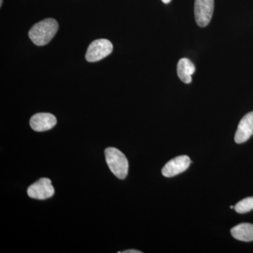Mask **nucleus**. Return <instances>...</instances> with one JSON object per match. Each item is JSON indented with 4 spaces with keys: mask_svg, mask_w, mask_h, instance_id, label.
Wrapping results in <instances>:
<instances>
[{
    "mask_svg": "<svg viewBox=\"0 0 253 253\" xmlns=\"http://www.w3.org/2000/svg\"><path fill=\"white\" fill-rule=\"evenodd\" d=\"M230 208H231V209H234V206H231Z\"/></svg>",
    "mask_w": 253,
    "mask_h": 253,
    "instance_id": "obj_15",
    "label": "nucleus"
},
{
    "mask_svg": "<svg viewBox=\"0 0 253 253\" xmlns=\"http://www.w3.org/2000/svg\"><path fill=\"white\" fill-rule=\"evenodd\" d=\"M253 135V111L247 113L240 121L234 139L237 144H242L249 140Z\"/></svg>",
    "mask_w": 253,
    "mask_h": 253,
    "instance_id": "obj_8",
    "label": "nucleus"
},
{
    "mask_svg": "<svg viewBox=\"0 0 253 253\" xmlns=\"http://www.w3.org/2000/svg\"><path fill=\"white\" fill-rule=\"evenodd\" d=\"M27 193L31 199L45 200L54 196V188L49 179L41 178L28 187Z\"/></svg>",
    "mask_w": 253,
    "mask_h": 253,
    "instance_id": "obj_5",
    "label": "nucleus"
},
{
    "mask_svg": "<svg viewBox=\"0 0 253 253\" xmlns=\"http://www.w3.org/2000/svg\"><path fill=\"white\" fill-rule=\"evenodd\" d=\"M141 251H136V250H127V251H123V252H118V253H141Z\"/></svg>",
    "mask_w": 253,
    "mask_h": 253,
    "instance_id": "obj_12",
    "label": "nucleus"
},
{
    "mask_svg": "<svg viewBox=\"0 0 253 253\" xmlns=\"http://www.w3.org/2000/svg\"><path fill=\"white\" fill-rule=\"evenodd\" d=\"M190 164L191 159L189 156L186 155L177 156L166 163L162 169L163 175L166 177L177 175L186 171L189 168Z\"/></svg>",
    "mask_w": 253,
    "mask_h": 253,
    "instance_id": "obj_6",
    "label": "nucleus"
},
{
    "mask_svg": "<svg viewBox=\"0 0 253 253\" xmlns=\"http://www.w3.org/2000/svg\"><path fill=\"white\" fill-rule=\"evenodd\" d=\"M59 24L54 18H46L36 23L28 33L30 39L37 46L47 44L54 38Z\"/></svg>",
    "mask_w": 253,
    "mask_h": 253,
    "instance_id": "obj_1",
    "label": "nucleus"
},
{
    "mask_svg": "<svg viewBox=\"0 0 253 253\" xmlns=\"http://www.w3.org/2000/svg\"><path fill=\"white\" fill-rule=\"evenodd\" d=\"M106 163L111 172L118 179H124L127 176L129 163L123 153L116 148L105 150Z\"/></svg>",
    "mask_w": 253,
    "mask_h": 253,
    "instance_id": "obj_2",
    "label": "nucleus"
},
{
    "mask_svg": "<svg viewBox=\"0 0 253 253\" xmlns=\"http://www.w3.org/2000/svg\"><path fill=\"white\" fill-rule=\"evenodd\" d=\"M176 71L179 79L185 84H190L192 82V75L196 71V68L191 61L183 58L178 62Z\"/></svg>",
    "mask_w": 253,
    "mask_h": 253,
    "instance_id": "obj_9",
    "label": "nucleus"
},
{
    "mask_svg": "<svg viewBox=\"0 0 253 253\" xmlns=\"http://www.w3.org/2000/svg\"><path fill=\"white\" fill-rule=\"evenodd\" d=\"M2 1L3 0H0V6H1V5H2Z\"/></svg>",
    "mask_w": 253,
    "mask_h": 253,
    "instance_id": "obj_14",
    "label": "nucleus"
},
{
    "mask_svg": "<svg viewBox=\"0 0 253 253\" xmlns=\"http://www.w3.org/2000/svg\"><path fill=\"white\" fill-rule=\"evenodd\" d=\"M56 123L57 121L54 115L48 113H37L30 121L32 129L36 131L49 130L56 126Z\"/></svg>",
    "mask_w": 253,
    "mask_h": 253,
    "instance_id": "obj_7",
    "label": "nucleus"
},
{
    "mask_svg": "<svg viewBox=\"0 0 253 253\" xmlns=\"http://www.w3.org/2000/svg\"><path fill=\"white\" fill-rule=\"evenodd\" d=\"M231 234L236 240L245 242L253 241V224L242 223L231 229Z\"/></svg>",
    "mask_w": 253,
    "mask_h": 253,
    "instance_id": "obj_10",
    "label": "nucleus"
},
{
    "mask_svg": "<svg viewBox=\"0 0 253 253\" xmlns=\"http://www.w3.org/2000/svg\"><path fill=\"white\" fill-rule=\"evenodd\" d=\"M164 4H168V3L170 2L171 0H161Z\"/></svg>",
    "mask_w": 253,
    "mask_h": 253,
    "instance_id": "obj_13",
    "label": "nucleus"
},
{
    "mask_svg": "<svg viewBox=\"0 0 253 253\" xmlns=\"http://www.w3.org/2000/svg\"><path fill=\"white\" fill-rule=\"evenodd\" d=\"M214 6V0H195V18L200 27H206L211 22Z\"/></svg>",
    "mask_w": 253,
    "mask_h": 253,
    "instance_id": "obj_4",
    "label": "nucleus"
},
{
    "mask_svg": "<svg viewBox=\"0 0 253 253\" xmlns=\"http://www.w3.org/2000/svg\"><path fill=\"white\" fill-rule=\"evenodd\" d=\"M234 210L236 212L240 214H244V213L249 212L253 210V197L246 198L239 201L237 204L234 206Z\"/></svg>",
    "mask_w": 253,
    "mask_h": 253,
    "instance_id": "obj_11",
    "label": "nucleus"
},
{
    "mask_svg": "<svg viewBox=\"0 0 253 253\" xmlns=\"http://www.w3.org/2000/svg\"><path fill=\"white\" fill-rule=\"evenodd\" d=\"M112 43L106 39L93 41L88 47L86 53V60L89 62H96L104 59L112 53Z\"/></svg>",
    "mask_w": 253,
    "mask_h": 253,
    "instance_id": "obj_3",
    "label": "nucleus"
}]
</instances>
